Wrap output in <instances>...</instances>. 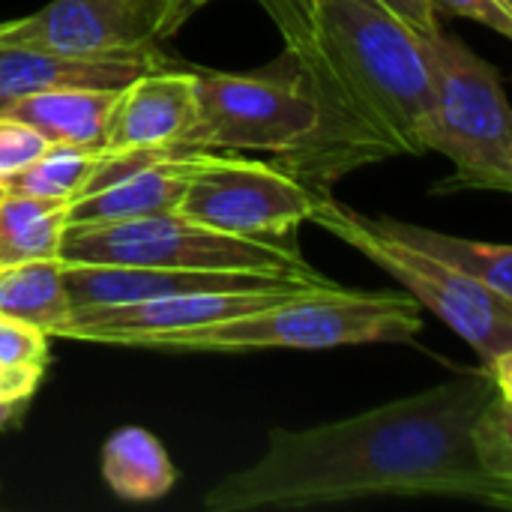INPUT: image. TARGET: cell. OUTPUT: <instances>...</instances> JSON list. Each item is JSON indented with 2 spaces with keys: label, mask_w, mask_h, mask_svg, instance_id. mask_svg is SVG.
Returning a JSON list of instances; mask_svg holds the SVG:
<instances>
[{
  "label": "cell",
  "mask_w": 512,
  "mask_h": 512,
  "mask_svg": "<svg viewBox=\"0 0 512 512\" xmlns=\"http://www.w3.org/2000/svg\"><path fill=\"white\" fill-rule=\"evenodd\" d=\"M498 387L489 366H480L357 417L273 429L267 453L222 477L201 507L285 512L366 498H453L510 512L512 483L486 471L474 435Z\"/></svg>",
  "instance_id": "obj_1"
},
{
  "label": "cell",
  "mask_w": 512,
  "mask_h": 512,
  "mask_svg": "<svg viewBox=\"0 0 512 512\" xmlns=\"http://www.w3.org/2000/svg\"><path fill=\"white\" fill-rule=\"evenodd\" d=\"M285 57L315 105V129L276 156L279 168L330 192L357 168L429 153L426 42L381 3L312 0L309 33Z\"/></svg>",
  "instance_id": "obj_2"
},
{
  "label": "cell",
  "mask_w": 512,
  "mask_h": 512,
  "mask_svg": "<svg viewBox=\"0 0 512 512\" xmlns=\"http://www.w3.org/2000/svg\"><path fill=\"white\" fill-rule=\"evenodd\" d=\"M423 330V306L393 291H345L336 282L297 291L258 312L204 330L159 336L147 351L171 354H249V351H327L342 345L411 342Z\"/></svg>",
  "instance_id": "obj_3"
},
{
  "label": "cell",
  "mask_w": 512,
  "mask_h": 512,
  "mask_svg": "<svg viewBox=\"0 0 512 512\" xmlns=\"http://www.w3.org/2000/svg\"><path fill=\"white\" fill-rule=\"evenodd\" d=\"M426 42V150L453 162L438 192H512V111L498 69L462 39L438 30Z\"/></svg>",
  "instance_id": "obj_4"
},
{
  "label": "cell",
  "mask_w": 512,
  "mask_h": 512,
  "mask_svg": "<svg viewBox=\"0 0 512 512\" xmlns=\"http://www.w3.org/2000/svg\"><path fill=\"white\" fill-rule=\"evenodd\" d=\"M312 222L390 273L423 309L435 312L453 333H459L480 354L483 366L512 357V300L390 237L375 219L342 207L330 192L315 204Z\"/></svg>",
  "instance_id": "obj_5"
},
{
  "label": "cell",
  "mask_w": 512,
  "mask_h": 512,
  "mask_svg": "<svg viewBox=\"0 0 512 512\" xmlns=\"http://www.w3.org/2000/svg\"><path fill=\"white\" fill-rule=\"evenodd\" d=\"M60 261L171 270H252L300 276L315 273L294 246L222 234L180 216L177 210L108 225L66 228L60 243Z\"/></svg>",
  "instance_id": "obj_6"
},
{
  "label": "cell",
  "mask_w": 512,
  "mask_h": 512,
  "mask_svg": "<svg viewBox=\"0 0 512 512\" xmlns=\"http://www.w3.org/2000/svg\"><path fill=\"white\" fill-rule=\"evenodd\" d=\"M195 114L183 147L210 153H273L294 150L315 129V105L282 54L276 69L213 72L192 66Z\"/></svg>",
  "instance_id": "obj_7"
},
{
  "label": "cell",
  "mask_w": 512,
  "mask_h": 512,
  "mask_svg": "<svg viewBox=\"0 0 512 512\" xmlns=\"http://www.w3.org/2000/svg\"><path fill=\"white\" fill-rule=\"evenodd\" d=\"M195 12L192 0H51L36 15L3 21L0 42L69 57H147Z\"/></svg>",
  "instance_id": "obj_8"
},
{
  "label": "cell",
  "mask_w": 512,
  "mask_h": 512,
  "mask_svg": "<svg viewBox=\"0 0 512 512\" xmlns=\"http://www.w3.org/2000/svg\"><path fill=\"white\" fill-rule=\"evenodd\" d=\"M321 195L276 162L219 153L189 177L177 213L222 234L276 240L312 222Z\"/></svg>",
  "instance_id": "obj_9"
},
{
  "label": "cell",
  "mask_w": 512,
  "mask_h": 512,
  "mask_svg": "<svg viewBox=\"0 0 512 512\" xmlns=\"http://www.w3.org/2000/svg\"><path fill=\"white\" fill-rule=\"evenodd\" d=\"M219 153L168 144L102 153L81 195L66 207V225H108L177 210L189 177Z\"/></svg>",
  "instance_id": "obj_10"
},
{
  "label": "cell",
  "mask_w": 512,
  "mask_h": 512,
  "mask_svg": "<svg viewBox=\"0 0 512 512\" xmlns=\"http://www.w3.org/2000/svg\"><path fill=\"white\" fill-rule=\"evenodd\" d=\"M321 288V285H312ZM306 288H255V291H192L162 300H144L129 306L72 309L54 339H72L84 345L147 348L159 336L204 330L258 312L276 300H285Z\"/></svg>",
  "instance_id": "obj_11"
},
{
  "label": "cell",
  "mask_w": 512,
  "mask_h": 512,
  "mask_svg": "<svg viewBox=\"0 0 512 512\" xmlns=\"http://www.w3.org/2000/svg\"><path fill=\"white\" fill-rule=\"evenodd\" d=\"M63 285L72 309L129 306L192 291H255V288H312L333 285L321 273H252V270H171V267H117L66 264Z\"/></svg>",
  "instance_id": "obj_12"
},
{
  "label": "cell",
  "mask_w": 512,
  "mask_h": 512,
  "mask_svg": "<svg viewBox=\"0 0 512 512\" xmlns=\"http://www.w3.org/2000/svg\"><path fill=\"white\" fill-rule=\"evenodd\" d=\"M195 114L192 66H159L117 93L99 153L180 144Z\"/></svg>",
  "instance_id": "obj_13"
},
{
  "label": "cell",
  "mask_w": 512,
  "mask_h": 512,
  "mask_svg": "<svg viewBox=\"0 0 512 512\" xmlns=\"http://www.w3.org/2000/svg\"><path fill=\"white\" fill-rule=\"evenodd\" d=\"M165 63L168 57L162 51L147 57H69L0 42V114L12 102L42 90H123L138 75Z\"/></svg>",
  "instance_id": "obj_14"
},
{
  "label": "cell",
  "mask_w": 512,
  "mask_h": 512,
  "mask_svg": "<svg viewBox=\"0 0 512 512\" xmlns=\"http://www.w3.org/2000/svg\"><path fill=\"white\" fill-rule=\"evenodd\" d=\"M120 90H42L12 102L3 114L36 129L48 144H75V147H102L108 117L114 111Z\"/></svg>",
  "instance_id": "obj_15"
},
{
  "label": "cell",
  "mask_w": 512,
  "mask_h": 512,
  "mask_svg": "<svg viewBox=\"0 0 512 512\" xmlns=\"http://www.w3.org/2000/svg\"><path fill=\"white\" fill-rule=\"evenodd\" d=\"M102 480L120 501L150 504L174 489L177 471L153 432L126 426L102 444Z\"/></svg>",
  "instance_id": "obj_16"
},
{
  "label": "cell",
  "mask_w": 512,
  "mask_h": 512,
  "mask_svg": "<svg viewBox=\"0 0 512 512\" xmlns=\"http://www.w3.org/2000/svg\"><path fill=\"white\" fill-rule=\"evenodd\" d=\"M381 231L390 237L420 249L423 255L441 261L444 267L471 276L492 288L495 294L512 300V249L504 243H480V240H465V237H450L423 225L399 222V219H375Z\"/></svg>",
  "instance_id": "obj_17"
},
{
  "label": "cell",
  "mask_w": 512,
  "mask_h": 512,
  "mask_svg": "<svg viewBox=\"0 0 512 512\" xmlns=\"http://www.w3.org/2000/svg\"><path fill=\"white\" fill-rule=\"evenodd\" d=\"M66 207L6 189L0 198V267L60 258V243L69 228Z\"/></svg>",
  "instance_id": "obj_18"
},
{
  "label": "cell",
  "mask_w": 512,
  "mask_h": 512,
  "mask_svg": "<svg viewBox=\"0 0 512 512\" xmlns=\"http://www.w3.org/2000/svg\"><path fill=\"white\" fill-rule=\"evenodd\" d=\"M63 270L60 258L0 267V315L33 324L54 339L72 312Z\"/></svg>",
  "instance_id": "obj_19"
},
{
  "label": "cell",
  "mask_w": 512,
  "mask_h": 512,
  "mask_svg": "<svg viewBox=\"0 0 512 512\" xmlns=\"http://www.w3.org/2000/svg\"><path fill=\"white\" fill-rule=\"evenodd\" d=\"M99 156L102 153L93 147L48 144L42 150V156L33 159L6 189L24 192L33 198H45V201H57V204H72L81 195V189L87 186Z\"/></svg>",
  "instance_id": "obj_20"
},
{
  "label": "cell",
  "mask_w": 512,
  "mask_h": 512,
  "mask_svg": "<svg viewBox=\"0 0 512 512\" xmlns=\"http://www.w3.org/2000/svg\"><path fill=\"white\" fill-rule=\"evenodd\" d=\"M474 435L486 471L504 483H512V390L498 387L492 393L477 417Z\"/></svg>",
  "instance_id": "obj_21"
},
{
  "label": "cell",
  "mask_w": 512,
  "mask_h": 512,
  "mask_svg": "<svg viewBox=\"0 0 512 512\" xmlns=\"http://www.w3.org/2000/svg\"><path fill=\"white\" fill-rule=\"evenodd\" d=\"M51 360V336L33 324L0 315V366L45 375Z\"/></svg>",
  "instance_id": "obj_22"
},
{
  "label": "cell",
  "mask_w": 512,
  "mask_h": 512,
  "mask_svg": "<svg viewBox=\"0 0 512 512\" xmlns=\"http://www.w3.org/2000/svg\"><path fill=\"white\" fill-rule=\"evenodd\" d=\"M48 141L27 123L0 114V186H9L33 159L42 156Z\"/></svg>",
  "instance_id": "obj_23"
},
{
  "label": "cell",
  "mask_w": 512,
  "mask_h": 512,
  "mask_svg": "<svg viewBox=\"0 0 512 512\" xmlns=\"http://www.w3.org/2000/svg\"><path fill=\"white\" fill-rule=\"evenodd\" d=\"M429 3L435 15L471 18L501 36H512V0H429Z\"/></svg>",
  "instance_id": "obj_24"
},
{
  "label": "cell",
  "mask_w": 512,
  "mask_h": 512,
  "mask_svg": "<svg viewBox=\"0 0 512 512\" xmlns=\"http://www.w3.org/2000/svg\"><path fill=\"white\" fill-rule=\"evenodd\" d=\"M375 3H381L387 12H393L402 24H408L423 39H429L441 30L438 15L429 0H375Z\"/></svg>",
  "instance_id": "obj_25"
},
{
  "label": "cell",
  "mask_w": 512,
  "mask_h": 512,
  "mask_svg": "<svg viewBox=\"0 0 512 512\" xmlns=\"http://www.w3.org/2000/svg\"><path fill=\"white\" fill-rule=\"evenodd\" d=\"M39 381H42V375H36V372H18V369H3L0 366V396L33 399Z\"/></svg>",
  "instance_id": "obj_26"
},
{
  "label": "cell",
  "mask_w": 512,
  "mask_h": 512,
  "mask_svg": "<svg viewBox=\"0 0 512 512\" xmlns=\"http://www.w3.org/2000/svg\"><path fill=\"white\" fill-rule=\"evenodd\" d=\"M30 402H33V399H12V396H0V429H6V426L18 423V420L27 414Z\"/></svg>",
  "instance_id": "obj_27"
},
{
  "label": "cell",
  "mask_w": 512,
  "mask_h": 512,
  "mask_svg": "<svg viewBox=\"0 0 512 512\" xmlns=\"http://www.w3.org/2000/svg\"><path fill=\"white\" fill-rule=\"evenodd\" d=\"M192 3H195V9H201V6H207L210 0H192Z\"/></svg>",
  "instance_id": "obj_28"
},
{
  "label": "cell",
  "mask_w": 512,
  "mask_h": 512,
  "mask_svg": "<svg viewBox=\"0 0 512 512\" xmlns=\"http://www.w3.org/2000/svg\"><path fill=\"white\" fill-rule=\"evenodd\" d=\"M3 192H6V186H0V198H3Z\"/></svg>",
  "instance_id": "obj_29"
},
{
  "label": "cell",
  "mask_w": 512,
  "mask_h": 512,
  "mask_svg": "<svg viewBox=\"0 0 512 512\" xmlns=\"http://www.w3.org/2000/svg\"><path fill=\"white\" fill-rule=\"evenodd\" d=\"M0 27H3V24H0Z\"/></svg>",
  "instance_id": "obj_30"
}]
</instances>
